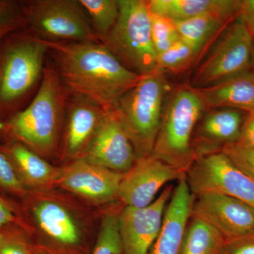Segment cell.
<instances>
[{
	"label": "cell",
	"instance_id": "1",
	"mask_svg": "<svg viewBox=\"0 0 254 254\" xmlns=\"http://www.w3.org/2000/svg\"><path fill=\"white\" fill-rule=\"evenodd\" d=\"M46 42L68 96L83 97L106 112L141 78L101 42Z\"/></svg>",
	"mask_w": 254,
	"mask_h": 254
},
{
	"label": "cell",
	"instance_id": "2",
	"mask_svg": "<svg viewBox=\"0 0 254 254\" xmlns=\"http://www.w3.org/2000/svg\"><path fill=\"white\" fill-rule=\"evenodd\" d=\"M68 98L54 64L47 62L36 96L10 119L6 130L38 154H50L56 148Z\"/></svg>",
	"mask_w": 254,
	"mask_h": 254
},
{
	"label": "cell",
	"instance_id": "3",
	"mask_svg": "<svg viewBox=\"0 0 254 254\" xmlns=\"http://www.w3.org/2000/svg\"><path fill=\"white\" fill-rule=\"evenodd\" d=\"M168 86L164 73L160 70L142 76L112 110L129 138L137 159L153 152Z\"/></svg>",
	"mask_w": 254,
	"mask_h": 254
},
{
	"label": "cell",
	"instance_id": "4",
	"mask_svg": "<svg viewBox=\"0 0 254 254\" xmlns=\"http://www.w3.org/2000/svg\"><path fill=\"white\" fill-rule=\"evenodd\" d=\"M205 109L194 88L187 87L177 91L163 112L151 155L187 173L196 158L192 134Z\"/></svg>",
	"mask_w": 254,
	"mask_h": 254
},
{
	"label": "cell",
	"instance_id": "5",
	"mask_svg": "<svg viewBox=\"0 0 254 254\" xmlns=\"http://www.w3.org/2000/svg\"><path fill=\"white\" fill-rule=\"evenodd\" d=\"M120 15L101 43L125 67L139 76L158 70L148 1L118 0Z\"/></svg>",
	"mask_w": 254,
	"mask_h": 254
},
{
	"label": "cell",
	"instance_id": "6",
	"mask_svg": "<svg viewBox=\"0 0 254 254\" xmlns=\"http://www.w3.org/2000/svg\"><path fill=\"white\" fill-rule=\"evenodd\" d=\"M254 67V37L237 16L193 73L190 87L200 89L213 86Z\"/></svg>",
	"mask_w": 254,
	"mask_h": 254
},
{
	"label": "cell",
	"instance_id": "7",
	"mask_svg": "<svg viewBox=\"0 0 254 254\" xmlns=\"http://www.w3.org/2000/svg\"><path fill=\"white\" fill-rule=\"evenodd\" d=\"M23 16L37 37L48 41L100 42L78 0H34Z\"/></svg>",
	"mask_w": 254,
	"mask_h": 254
},
{
	"label": "cell",
	"instance_id": "8",
	"mask_svg": "<svg viewBox=\"0 0 254 254\" xmlns=\"http://www.w3.org/2000/svg\"><path fill=\"white\" fill-rule=\"evenodd\" d=\"M49 47L38 37H24L10 43L0 58V103H14L43 76Z\"/></svg>",
	"mask_w": 254,
	"mask_h": 254
},
{
	"label": "cell",
	"instance_id": "9",
	"mask_svg": "<svg viewBox=\"0 0 254 254\" xmlns=\"http://www.w3.org/2000/svg\"><path fill=\"white\" fill-rule=\"evenodd\" d=\"M185 180L192 194L214 193L242 200L254 208V180L220 152L196 157Z\"/></svg>",
	"mask_w": 254,
	"mask_h": 254
},
{
	"label": "cell",
	"instance_id": "10",
	"mask_svg": "<svg viewBox=\"0 0 254 254\" xmlns=\"http://www.w3.org/2000/svg\"><path fill=\"white\" fill-rule=\"evenodd\" d=\"M190 217L203 220L227 240L254 234V208L245 202L220 193L195 195Z\"/></svg>",
	"mask_w": 254,
	"mask_h": 254
},
{
	"label": "cell",
	"instance_id": "11",
	"mask_svg": "<svg viewBox=\"0 0 254 254\" xmlns=\"http://www.w3.org/2000/svg\"><path fill=\"white\" fill-rule=\"evenodd\" d=\"M185 177V172L153 155L138 158L131 168L124 174L118 198L126 206L144 208L156 199L158 192L165 185Z\"/></svg>",
	"mask_w": 254,
	"mask_h": 254
},
{
	"label": "cell",
	"instance_id": "12",
	"mask_svg": "<svg viewBox=\"0 0 254 254\" xmlns=\"http://www.w3.org/2000/svg\"><path fill=\"white\" fill-rule=\"evenodd\" d=\"M173 186L144 208L126 206L118 216L123 254H148L161 229Z\"/></svg>",
	"mask_w": 254,
	"mask_h": 254
},
{
	"label": "cell",
	"instance_id": "13",
	"mask_svg": "<svg viewBox=\"0 0 254 254\" xmlns=\"http://www.w3.org/2000/svg\"><path fill=\"white\" fill-rule=\"evenodd\" d=\"M81 158L123 175L136 162L133 145L113 110L105 113L94 138Z\"/></svg>",
	"mask_w": 254,
	"mask_h": 254
},
{
	"label": "cell",
	"instance_id": "14",
	"mask_svg": "<svg viewBox=\"0 0 254 254\" xmlns=\"http://www.w3.org/2000/svg\"><path fill=\"white\" fill-rule=\"evenodd\" d=\"M123 174L76 158L62 170L58 177L60 186L96 203L118 198Z\"/></svg>",
	"mask_w": 254,
	"mask_h": 254
},
{
	"label": "cell",
	"instance_id": "15",
	"mask_svg": "<svg viewBox=\"0 0 254 254\" xmlns=\"http://www.w3.org/2000/svg\"><path fill=\"white\" fill-rule=\"evenodd\" d=\"M106 111L79 95H69L66 103L63 153L66 157L86 153Z\"/></svg>",
	"mask_w": 254,
	"mask_h": 254
},
{
	"label": "cell",
	"instance_id": "16",
	"mask_svg": "<svg viewBox=\"0 0 254 254\" xmlns=\"http://www.w3.org/2000/svg\"><path fill=\"white\" fill-rule=\"evenodd\" d=\"M193 200L185 178L179 180L167 205L160 233L148 254H181Z\"/></svg>",
	"mask_w": 254,
	"mask_h": 254
},
{
	"label": "cell",
	"instance_id": "17",
	"mask_svg": "<svg viewBox=\"0 0 254 254\" xmlns=\"http://www.w3.org/2000/svg\"><path fill=\"white\" fill-rule=\"evenodd\" d=\"M195 90L206 109L232 108L248 113L254 112V68L213 86Z\"/></svg>",
	"mask_w": 254,
	"mask_h": 254
},
{
	"label": "cell",
	"instance_id": "18",
	"mask_svg": "<svg viewBox=\"0 0 254 254\" xmlns=\"http://www.w3.org/2000/svg\"><path fill=\"white\" fill-rule=\"evenodd\" d=\"M242 0H149L151 14L182 21L208 13H218L237 17Z\"/></svg>",
	"mask_w": 254,
	"mask_h": 254
},
{
	"label": "cell",
	"instance_id": "19",
	"mask_svg": "<svg viewBox=\"0 0 254 254\" xmlns=\"http://www.w3.org/2000/svg\"><path fill=\"white\" fill-rule=\"evenodd\" d=\"M0 148L9 158L25 187L48 185L60 176L58 169L17 140Z\"/></svg>",
	"mask_w": 254,
	"mask_h": 254
},
{
	"label": "cell",
	"instance_id": "20",
	"mask_svg": "<svg viewBox=\"0 0 254 254\" xmlns=\"http://www.w3.org/2000/svg\"><path fill=\"white\" fill-rule=\"evenodd\" d=\"M33 216L46 235L61 245L73 247L81 241V234L69 213L55 202H41L33 208Z\"/></svg>",
	"mask_w": 254,
	"mask_h": 254
},
{
	"label": "cell",
	"instance_id": "21",
	"mask_svg": "<svg viewBox=\"0 0 254 254\" xmlns=\"http://www.w3.org/2000/svg\"><path fill=\"white\" fill-rule=\"evenodd\" d=\"M237 17L208 13L174 23L180 38L190 44L198 55L215 35L225 30Z\"/></svg>",
	"mask_w": 254,
	"mask_h": 254
},
{
	"label": "cell",
	"instance_id": "22",
	"mask_svg": "<svg viewBox=\"0 0 254 254\" xmlns=\"http://www.w3.org/2000/svg\"><path fill=\"white\" fill-rule=\"evenodd\" d=\"M245 119L241 110L214 109L207 114L200 127V135L216 143H235L240 139Z\"/></svg>",
	"mask_w": 254,
	"mask_h": 254
},
{
	"label": "cell",
	"instance_id": "23",
	"mask_svg": "<svg viewBox=\"0 0 254 254\" xmlns=\"http://www.w3.org/2000/svg\"><path fill=\"white\" fill-rule=\"evenodd\" d=\"M190 218L181 254H221L226 242L221 234L203 220Z\"/></svg>",
	"mask_w": 254,
	"mask_h": 254
},
{
	"label": "cell",
	"instance_id": "24",
	"mask_svg": "<svg viewBox=\"0 0 254 254\" xmlns=\"http://www.w3.org/2000/svg\"><path fill=\"white\" fill-rule=\"evenodd\" d=\"M85 10L92 28L101 42L108 36L120 15L118 0H78Z\"/></svg>",
	"mask_w": 254,
	"mask_h": 254
},
{
	"label": "cell",
	"instance_id": "25",
	"mask_svg": "<svg viewBox=\"0 0 254 254\" xmlns=\"http://www.w3.org/2000/svg\"><path fill=\"white\" fill-rule=\"evenodd\" d=\"M198 56V53L182 39L179 40L166 51L158 55L157 66L163 71L177 73L186 69Z\"/></svg>",
	"mask_w": 254,
	"mask_h": 254
},
{
	"label": "cell",
	"instance_id": "26",
	"mask_svg": "<svg viewBox=\"0 0 254 254\" xmlns=\"http://www.w3.org/2000/svg\"><path fill=\"white\" fill-rule=\"evenodd\" d=\"M92 254H123L118 217L108 215L103 219Z\"/></svg>",
	"mask_w": 254,
	"mask_h": 254
},
{
	"label": "cell",
	"instance_id": "27",
	"mask_svg": "<svg viewBox=\"0 0 254 254\" xmlns=\"http://www.w3.org/2000/svg\"><path fill=\"white\" fill-rule=\"evenodd\" d=\"M150 20L152 43L158 58L181 38L172 20L151 14Z\"/></svg>",
	"mask_w": 254,
	"mask_h": 254
},
{
	"label": "cell",
	"instance_id": "28",
	"mask_svg": "<svg viewBox=\"0 0 254 254\" xmlns=\"http://www.w3.org/2000/svg\"><path fill=\"white\" fill-rule=\"evenodd\" d=\"M0 190L11 194L22 196L26 187L16 173L12 164L0 148Z\"/></svg>",
	"mask_w": 254,
	"mask_h": 254
},
{
	"label": "cell",
	"instance_id": "29",
	"mask_svg": "<svg viewBox=\"0 0 254 254\" xmlns=\"http://www.w3.org/2000/svg\"><path fill=\"white\" fill-rule=\"evenodd\" d=\"M221 151L254 180V148L235 142L222 145Z\"/></svg>",
	"mask_w": 254,
	"mask_h": 254
},
{
	"label": "cell",
	"instance_id": "30",
	"mask_svg": "<svg viewBox=\"0 0 254 254\" xmlns=\"http://www.w3.org/2000/svg\"><path fill=\"white\" fill-rule=\"evenodd\" d=\"M4 235V240L0 245V254H34L21 237L10 234Z\"/></svg>",
	"mask_w": 254,
	"mask_h": 254
},
{
	"label": "cell",
	"instance_id": "31",
	"mask_svg": "<svg viewBox=\"0 0 254 254\" xmlns=\"http://www.w3.org/2000/svg\"><path fill=\"white\" fill-rule=\"evenodd\" d=\"M26 22L23 15L16 13L14 7L0 14V39L11 31L21 27Z\"/></svg>",
	"mask_w": 254,
	"mask_h": 254
},
{
	"label": "cell",
	"instance_id": "32",
	"mask_svg": "<svg viewBox=\"0 0 254 254\" xmlns=\"http://www.w3.org/2000/svg\"><path fill=\"white\" fill-rule=\"evenodd\" d=\"M221 254H254V234L226 241Z\"/></svg>",
	"mask_w": 254,
	"mask_h": 254
},
{
	"label": "cell",
	"instance_id": "33",
	"mask_svg": "<svg viewBox=\"0 0 254 254\" xmlns=\"http://www.w3.org/2000/svg\"><path fill=\"white\" fill-rule=\"evenodd\" d=\"M237 143L254 148V112L248 113L246 117Z\"/></svg>",
	"mask_w": 254,
	"mask_h": 254
},
{
	"label": "cell",
	"instance_id": "34",
	"mask_svg": "<svg viewBox=\"0 0 254 254\" xmlns=\"http://www.w3.org/2000/svg\"><path fill=\"white\" fill-rule=\"evenodd\" d=\"M16 215L12 205L0 195V233L4 235V230L15 222Z\"/></svg>",
	"mask_w": 254,
	"mask_h": 254
},
{
	"label": "cell",
	"instance_id": "35",
	"mask_svg": "<svg viewBox=\"0 0 254 254\" xmlns=\"http://www.w3.org/2000/svg\"><path fill=\"white\" fill-rule=\"evenodd\" d=\"M238 16L254 37V0H242Z\"/></svg>",
	"mask_w": 254,
	"mask_h": 254
},
{
	"label": "cell",
	"instance_id": "36",
	"mask_svg": "<svg viewBox=\"0 0 254 254\" xmlns=\"http://www.w3.org/2000/svg\"><path fill=\"white\" fill-rule=\"evenodd\" d=\"M13 7H14V3H12V1L0 0V14L11 9Z\"/></svg>",
	"mask_w": 254,
	"mask_h": 254
},
{
	"label": "cell",
	"instance_id": "37",
	"mask_svg": "<svg viewBox=\"0 0 254 254\" xmlns=\"http://www.w3.org/2000/svg\"><path fill=\"white\" fill-rule=\"evenodd\" d=\"M4 239V235L3 234L0 233V245H1V242H3Z\"/></svg>",
	"mask_w": 254,
	"mask_h": 254
},
{
	"label": "cell",
	"instance_id": "38",
	"mask_svg": "<svg viewBox=\"0 0 254 254\" xmlns=\"http://www.w3.org/2000/svg\"><path fill=\"white\" fill-rule=\"evenodd\" d=\"M34 254H55L50 253V252H38V253H34Z\"/></svg>",
	"mask_w": 254,
	"mask_h": 254
},
{
	"label": "cell",
	"instance_id": "39",
	"mask_svg": "<svg viewBox=\"0 0 254 254\" xmlns=\"http://www.w3.org/2000/svg\"><path fill=\"white\" fill-rule=\"evenodd\" d=\"M0 81H1V67H0Z\"/></svg>",
	"mask_w": 254,
	"mask_h": 254
}]
</instances>
